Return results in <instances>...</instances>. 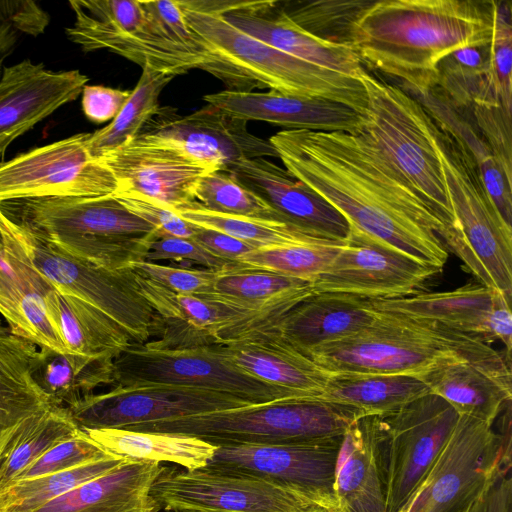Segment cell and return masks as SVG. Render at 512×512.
<instances>
[{
  "label": "cell",
  "instance_id": "obj_1",
  "mask_svg": "<svg viewBox=\"0 0 512 512\" xmlns=\"http://www.w3.org/2000/svg\"><path fill=\"white\" fill-rule=\"evenodd\" d=\"M269 141L285 169L337 209L351 229L444 268L445 225L364 136L284 129Z\"/></svg>",
  "mask_w": 512,
  "mask_h": 512
},
{
  "label": "cell",
  "instance_id": "obj_2",
  "mask_svg": "<svg viewBox=\"0 0 512 512\" xmlns=\"http://www.w3.org/2000/svg\"><path fill=\"white\" fill-rule=\"evenodd\" d=\"M492 30V1L380 0L356 21L352 48L362 64L421 96L436 87L443 59L489 44Z\"/></svg>",
  "mask_w": 512,
  "mask_h": 512
},
{
  "label": "cell",
  "instance_id": "obj_3",
  "mask_svg": "<svg viewBox=\"0 0 512 512\" xmlns=\"http://www.w3.org/2000/svg\"><path fill=\"white\" fill-rule=\"evenodd\" d=\"M188 26L201 38L210 61L202 69L227 90L269 88L283 94L344 104L361 115L367 95L360 80L290 56L234 27L217 0H178Z\"/></svg>",
  "mask_w": 512,
  "mask_h": 512
},
{
  "label": "cell",
  "instance_id": "obj_4",
  "mask_svg": "<svg viewBox=\"0 0 512 512\" xmlns=\"http://www.w3.org/2000/svg\"><path fill=\"white\" fill-rule=\"evenodd\" d=\"M0 211L40 242L110 270L144 261L157 234L112 195L11 200Z\"/></svg>",
  "mask_w": 512,
  "mask_h": 512
},
{
  "label": "cell",
  "instance_id": "obj_5",
  "mask_svg": "<svg viewBox=\"0 0 512 512\" xmlns=\"http://www.w3.org/2000/svg\"><path fill=\"white\" fill-rule=\"evenodd\" d=\"M379 311V317L369 327L317 348L307 357L330 373L406 374L416 377L449 360L493 361L506 358L478 336L434 322Z\"/></svg>",
  "mask_w": 512,
  "mask_h": 512
},
{
  "label": "cell",
  "instance_id": "obj_6",
  "mask_svg": "<svg viewBox=\"0 0 512 512\" xmlns=\"http://www.w3.org/2000/svg\"><path fill=\"white\" fill-rule=\"evenodd\" d=\"M359 80L367 95V107L357 134L382 152L447 231L454 214L437 147L436 122L403 88L373 76L365 68Z\"/></svg>",
  "mask_w": 512,
  "mask_h": 512
},
{
  "label": "cell",
  "instance_id": "obj_7",
  "mask_svg": "<svg viewBox=\"0 0 512 512\" xmlns=\"http://www.w3.org/2000/svg\"><path fill=\"white\" fill-rule=\"evenodd\" d=\"M360 411L312 397L249 404L126 429L199 438L210 444H290L342 436Z\"/></svg>",
  "mask_w": 512,
  "mask_h": 512
},
{
  "label": "cell",
  "instance_id": "obj_8",
  "mask_svg": "<svg viewBox=\"0 0 512 512\" xmlns=\"http://www.w3.org/2000/svg\"><path fill=\"white\" fill-rule=\"evenodd\" d=\"M437 147L454 214L442 242L480 284L511 300L512 226L493 203L470 154L439 126Z\"/></svg>",
  "mask_w": 512,
  "mask_h": 512
},
{
  "label": "cell",
  "instance_id": "obj_9",
  "mask_svg": "<svg viewBox=\"0 0 512 512\" xmlns=\"http://www.w3.org/2000/svg\"><path fill=\"white\" fill-rule=\"evenodd\" d=\"M503 429L459 415L452 433L399 512H464L503 471L511 469V404Z\"/></svg>",
  "mask_w": 512,
  "mask_h": 512
},
{
  "label": "cell",
  "instance_id": "obj_10",
  "mask_svg": "<svg viewBox=\"0 0 512 512\" xmlns=\"http://www.w3.org/2000/svg\"><path fill=\"white\" fill-rule=\"evenodd\" d=\"M148 385L222 392L252 404L303 397L247 374L213 345L156 349L133 342L113 362V386Z\"/></svg>",
  "mask_w": 512,
  "mask_h": 512
},
{
  "label": "cell",
  "instance_id": "obj_11",
  "mask_svg": "<svg viewBox=\"0 0 512 512\" xmlns=\"http://www.w3.org/2000/svg\"><path fill=\"white\" fill-rule=\"evenodd\" d=\"M69 5L75 20L65 33L85 52L108 50L141 68L175 76L207 63L167 38L141 0H72Z\"/></svg>",
  "mask_w": 512,
  "mask_h": 512
},
{
  "label": "cell",
  "instance_id": "obj_12",
  "mask_svg": "<svg viewBox=\"0 0 512 512\" xmlns=\"http://www.w3.org/2000/svg\"><path fill=\"white\" fill-rule=\"evenodd\" d=\"M14 226L32 263L58 292L104 312L128 332L134 343L144 344L155 335L156 314L141 295L129 268L110 270L76 259Z\"/></svg>",
  "mask_w": 512,
  "mask_h": 512
},
{
  "label": "cell",
  "instance_id": "obj_13",
  "mask_svg": "<svg viewBox=\"0 0 512 512\" xmlns=\"http://www.w3.org/2000/svg\"><path fill=\"white\" fill-rule=\"evenodd\" d=\"M90 133L34 148L0 164V203L49 197L113 195L118 182L88 151Z\"/></svg>",
  "mask_w": 512,
  "mask_h": 512
},
{
  "label": "cell",
  "instance_id": "obj_14",
  "mask_svg": "<svg viewBox=\"0 0 512 512\" xmlns=\"http://www.w3.org/2000/svg\"><path fill=\"white\" fill-rule=\"evenodd\" d=\"M379 417L384 434L386 512H399L442 450L459 414L430 392Z\"/></svg>",
  "mask_w": 512,
  "mask_h": 512
},
{
  "label": "cell",
  "instance_id": "obj_15",
  "mask_svg": "<svg viewBox=\"0 0 512 512\" xmlns=\"http://www.w3.org/2000/svg\"><path fill=\"white\" fill-rule=\"evenodd\" d=\"M150 495L158 510L169 512H303L321 503L257 478L207 467L163 466Z\"/></svg>",
  "mask_w": 512,
  "mask_h": 512
},
{
  "label": "cell",
  "instance_id": "obj_16",
  "mask_svg": "<svg viewBox=\"0 0 512 512\" xmlns=\"http://www.w3.org/2000/svg\"><path fill=\"white\" fill-rule=\"evenodd\" d=\"M342 436L290 444L220 445L205 467L257 478L323 502L334 498Z\"/></svg>",
  "mask_w": 512,
  "mask_h": 512
},
{
  "label": "cell",
  "instance_id": "obj_17",
  "mask_svg": "<svg viewBox=\"0 0 512 512\" xmlns=\"http://www.w3.org/2000/svg\"><path fill=\"white\" fill-rule=\"evenodd\" d=\"M409 255L350 228L329 267L312 282L314 293H339L378 301L418 290L440 273Z\"/></svg>",
  "mask_w": 512,
  "mask_h": 512
},
{
  "label": "cell",
  "instance_id": "obj_18",
  "mask_svg": "<svg viewBox=\"0 0 512 512\" xmlns=\"http://www.w3.org/2000/svg\"><path fill=\"white\" fill-rule=\"evenodd\" d=\"M252 404L237 396L166 385L113 388L66 408L79 429L120 428Z\"/></svg>",
  "mask_w": 512,
  "mask_h": 512
},
{
  "label": "cell",
  "instance_id": "obj_19",
  "mask_svg": "<svg viewBox=\"0 0 512 512\" xmlns=\"http://www.w3.org/2000/svg\"><path fill=\"white\" fill-rule=\"evenodd\" d=\"M136 137L224 170L242 160L278 157L269 140L249 132L247 122L211 105L188 115H180L172 107H160Z\"/></svg>",
  "mask_w": 512,
  "mask_h": 512
},
{
  "label": "cell",
  "instance_id": "obj_20",
  "mask_svg": "<svg viewBox=\"0 0 512 512\" xmlns=\"http://www.w3.org/2000/svg\"><path fill=\"white\" fill-rule=\"evenodd\" d=\"M118 182L117 191H129L172 210L195 202L203 176L218 168L184 153L138 137L97 158Z\"/></svg>",
  "mask_w": 512,
  "mask_h": 512
},
{
  "label": "cell",
  "instance_id": "obj_21",
  "mask_svg": "<svg viewBox=\"0 0 512 512\" xmlns=\"http://www.w3.org/2000/svg\"><path fill=\"white\" fill-rule=\"evenodd\" d=\"M53 290L32 263L14 224L0 211V314L11 334L68 353L48 318L46 297Z\"/></svg>",
  "mask_w": 512,
  "mask_h": 512
},
{
  "label": "cell",
  "instance_id": "obj_22",
  "mask_svg": "<svg viewBox=\"0 0 512 512\" xmlns=\"http://www.w3.org/2000/svg\"><path fill=\"white\" fill-rule=\"evenodd\" d=\"M133 274L141 295L156 314V339L144 343L149 347L211 346L230 338L249 321V315L242 311L198 296L175 293Z\"/></svg>",
  "mask_w": 512,
  "mask_h": 512
},
{
  "label": "cell",
  "instance_id": "obj_23",
  "mask_svg": "<svg viewBox=\"0 0 512 512\" xmlns=\"http://www.w3.org/2000/svg\"><path fill=\"white\" fill-rule=\"evenodd\" d=\"M79 70L52 71L30 59L4 66L0 75V145L4 148L82 93Z\"/></svg>",
  "mask_w": 512,
  "mask_h": 512
},
{
  "label": "cell",
  "instance_id": "obj_24",
  "mask_svg": "<svg viewBox=\"0 0 512 512\" xmlns=\"http://www.w3.org/2000/svg\"><path fill=\"white\" fill-rule=\"evenodd\" d=\"M225 19L242 32L302 61L358 79L364 70L351 46L322 40L296 25L272 0H220Z\"/></svg>",
  "mask_w": 512,
  "mask_h": 512
},
{
  "label": "cell",
  "instance_id": "obj_25",
  "mask_svg": "<svg viewBox=\"0 0 512 512\" xmlns=\"http://www.w3.org/2000/svg\"><path fill=\"white\" fill-rule=\"evenodd\" d=\"M281 217L312 235L345 240L350 226L343 215L286 169L265 158L242 160L227 169Z\"/></svg>",
  "mask_w": 512,
  "mask_h": 512
},
{
  "label": "cell",
  "instance_id": "obj_26",
  "mask_svg": "<svg viewBox=\"0 0 512 512\" xmlns=\"http://www.w3.org/2000/svg\"><path fill=\"white\" fill-rule=\"evenodd\" d=\"M203 100L236 119L267 122L286 130L357 134L362 126V115L344 104L275 90L252 92L226 89L206 94Z\"/></svg>",
  "mask_w": 512,
  "mask_h": 512
},
{
  "label": "cell",
  "instance_id": "obj_27",
  "mask_svg": "<svg viewBox=\"0 0 512 512\" xmlns=\"http://www.w3.org/2000/svg\"><path fill=\"white\" fill-rule=\"evenodd\" d=\"M379 315L370 300L339 293H313L277 320L259 327L307 356L317 348L362 331Z\"/></svg>",
  "mask_w": 512,
  "mask_h": 512
},
{
  "label": "cell",
  "instance_id": "obj_28",
  "mask_svg": "<svg viewBox=\"0 0 512 512\" xmlns=\"http://www.w3.org/2000/svg\"><path fill=\"white\" fill-rule=\"evenodd\" d=\"M333 495L345 512H386L384 434L379 416H361L345 430Z\"/></svg>",
  "mask_w": 512,
  "mask_h": 512
},
{
  "label": "cell",
  "instance_id": "obj_29",
  "mask_svg": "<svg viewBox=\"0 0 512 512\" xmlns=\"http://www.w3.org/2000/svg\"><path fill=\"white\" fill-rule=\"evenodd\" d=\"M213 346L247 374L303 397L317 398L331 374L261 327Z\"/></svg>",
  "mask_w": 512,
  "mask_h": 512
},
{
  "label": "cell",
  "instance_id": "obj_30",
  "mask_svg": "<svg viewBox=\"0 0 512 512\" xmlns=\"http://www.w3.org/2000/svg\"><path fill=\"white\" fill-rule=\"evenodd\" d=\"M417 377L459 415L494 424L511 403V364L505 358L493 361L449 360Z\"/></svg>",
  "mask_w": 512,
  "mask_h": 512
},
{
  "label": "cell",
  "instance_id": "obj_31",
  "mask_svg": "<svg viewBox=\"0 0 512 512\" xmlns=\"http://www.w3.org/2000/svg\"><path fill=\"white\" fill-rule=\"evenodd\" d=\"M313 293L311 283L307 281L237 262L218 270L213 291L198 297L249 315L248 323L232 339L249 329L277 320Z\"/></svg>",
  "mask_w": 512,
  "mask_h": 512
},
{
  "label": "cell",
  "instance_id": "obj_32",
  "mask_svg": "<svg viewBox=\"0 0 512 512\" xmlns=\"http://www.w3.org/2000/svg\"><path fill=\"white\" fill-rule=\"evenodd\" d=\"M163 466L126 460L34 512H158L150 490Z\"/></svg>",
  "mask_w": 512,
  "mask_h": 512
},
{
  "label": "cell",
  "instance_id": "obj_33",
  "mask_svg": "<svg viewBox=\"0 0 512 512\" xmlns=\"http://www.w3.org/2000/svg\"><path fill=\"white\" fill-rule=\"evenodd\" d=\"M494 290L480 283H469L450 291L418 292L397 299L370 301L378 310L434 322L485 341Z\"/></svg>",
  "mask_w": 512,
  "mask_h": 512
},
{
  "label": "cell",
  "instance_id": "obj_34",
  "mask_svg": "<svg viewBox=\"0 0 512 512\" xmlns=\"http://www.w3.org/2000/svg\"><path fill=\"white\" fill-rule=\"evenodd\" d=\"M48 318L68 353L115 360L133 340L93 305L56 289L46 297Z\"/></svg>",
  "mask_w": 512,
  "mask_h": 512
},
{
  "label": "cell",
  "instance_id": "obj_35",
  "mask_svg": "<svg viewBox=\"0 0 512 512\" xmlns=\"http://www.w3.org/2000/svg\"><path fill=\"white\" fill-rule=\"evenodd\" d=\"M78 431L66 408L51 405L1 432L0 494L44 453Z\"/></svg>",
  "mask_w": 512,
  "mask_h": 512
},
{
  "label": "cell",
  "instance_id": "obj_36",
  "mask_svg": "<svg viewBox=\"0 0 512 512\" xmlns=\"http://www.w3.org/2000/svg\"><path fill=\"white\" fill-rule=\"evenodd\" d=\"M108 454L132 461L168 462L187 470L205 467L217 446L199 438L120 428L80 429Z\"/></svg>",
  "mask_w": 512,
  "mask_h": 512
},
{
  "label": "cell",
  "instance_id": "obj_37",
  "mask_svg": "<svg viewBox=\"0 0 512 512\" xmlns=\"http://www.w3.org/2000/svg\"><path fill=\"white\" fill-rule=\"evenodd\" d=\"M427 393V385L413 375L345 372L331 373L316 399L354 408L365 416H382Z\"/></svg>",
  "mask_w": 512,
  "mask_h": 512
},
{
  "label": "cell",
  "instance_id": "obj_38",
  "mask_svg": "<svg viewBox=\"0 0 512 512\" xmlns=\"http://www.w3.org/2000/svg\"><path fill=\"white\" fill-rule=\"evenodd\" d=\"M39 348L31 373L50 405L68 408L97 388L113 385L114 360Z\"/></svg>",
  "mask_w": 512,
  "mask_h": 512
},
{
  "label": "cell",
  "instance_id": "obj_39",
  "mask_svg": "<svg viewBox=\"0 0 512 512\" xmlns=\"http://www.w3.org/2000/svg\"><path fill=\"white\" fill-rule=\"evenodd\" d=\"M415 98L422 103L437 125L470 154L493 203L504 221L512 226L511 176L498 162L474 121L463 116L436 88Z\"/></svg>",
  "mask_w": 512,
  "mask_h": 512
},
{
  "label": "cell",
  "instance_id": "obj_40",
  "mask_svg": "<svg viewBox=\"0 0 512 512\" xmlns=\"http://www.w3.org/2000/svg\"><path fill=\"white\" fill-rule=\"evenodd\" d=\"M36 352L33 342L11 333L0 334V433L51 406L32 377Z\"/></svg>",
  "mask_w": 512,
  "mask_h": 512
},
{
  "label": "cell",
  "instance_id": "obj_41",
  "mask_svg": "<svg viewBox=\"0 0 512 512\" xmlns=\"http://www.w3.org/2000/svg\"><path fill=\"white\" fill-rule=\"evenodd\" d=\"M175 77L149 67L142 68L140 78L120 112L104 128L90 133L89 153L98 158L134 139L158 112L159 96Z\"/></svg>",
  "mask_w": 512,
  "mask_h": 512
},
{
  "label": "cell",
  "instance_id": "obj_42",
  "mask_svg": "<svg viewBox=\"0 0 512 512\" xmlns=\"http://www.w3.org/2000/svg\"><path fill=\"white\" fill-rule=\"evenodd\" d=\"M184 220L204 228L214 229L256 249L308 243L325 238L312 235L292 224L215 213L198 202L173 210Z\"/></svg>",
  "mask_w": 512,
  "mask_h": 512
},
{
  "label": "cell",
  "instance_id": "obj_43",
  "mask_svg": "<svg viewBox=\"0 0 512 512\" xmlns=\"http://www.w3.org/2000/svg\"><path fill=\"white\" fill-rule=\"evenodd\" d=\"M126 459L110 455L69 470L14 482L0 494L2 512H34L78 486L102 476Z\"/></svg>",
  "mask_w": 512,
  "mask_h": 512
},
{
  "label": "cell",
  "instance_id": "obj_44",
  "mask_svg": "<svg viewBox=\"0 0 512 512\" xmlns=\"http://www.w3.org/2000/svg\"><path fill=\"white\" fill-rule=\"evenodd\" d=\"M345 240L322 239L308 243L259 248L241 257L238 263L312 284L329 267Z\"/></svg>",
  "mask_w": 512,
  "mask_h": 512
},
{
  "label": "cell",
  "instance_id": "obj_45",
  "mask_svg": "<svg viewBox=\"0 0 512 512\" xmlns=\"http://www.w3.org/2000/svg\"><path fill=\"white\" fill-rule=\"evenodd\" d=\"M373 1L319 0L289 3L286 15L308 33L336 44L352 47L356 21Z\"/></svg>",
  "mask_w": 512,
  "mask_h": 512
},
{
  "label": "cell",
  "instance_id": "obj_46",
  "mask_svg": "<svg viewBox=\"0 0 512 512\" xmlns=\"http://www.w3.org/2000/svg\"><path fill=\"white\" fill-rule=\"evenodd\" d=\"M195 200L205 209L219 214L286 222L271 206L224 169L211 171L201 178Z\"/></svg>",
  "mask_w": 512,
  "mask_h": 512
},
{
  "label": "cell",
  "instance_id": "obj_47",
  "mask_svg": "<svg viewBox=\"0 0 512 512\" xmlns=\"http://www.w3.org/2000/svg\"><path fill=\"white\" fill-rule=\"evenodd\" d=\"M493 30L487 80L497 102L511 114L512 25L510 2L492 1Z\"/></svg>",
  "mask_w": 512,
  "mask_h": 512
},
{
  "label": "cell",
  "instance_id": "obj_48",
  "mask_svg": "<svg viewBox=\"0 0 512 512\" xmlns=\"http://www.w3.org/2000/svg\"><path fill=\"white\" fill-rule=\"evenodd\" d=\"M110 455L111 454L101 449L79 429L75 436L60 442L44 453L31 466L23 471L16 481L69 470L104 459Z\"/></svg>",
  "mask_w": 512,
  "mask_h": 512
},
{
  "label": "cell",
  "instance_id": "obj_49",
  "mask_svg": "<svg viewBox=\"0 0 512 512\" xmlns=\"http://www.w3.org/2000/svg\"><path fill=\"white\" fill-rule=\"evenodd\" d=\"M128 268L168 290L193 296L211 293L218 273V270L176 268L145 260L131 263Z\"/></svg>",
  "mask_w": 512,
  "mask_h": 512
},
{
  "label": "cell",
  "instance_id": "obj_50",
  "mask_svg": "<svg viewBox=\"0 0 512 512\" xmlns=\"http://www.w3.org/2000/svg\"><path fill=\"white\" fill-rule=\"evenodd\" d=\"M50 17L34 1H0V58L13 49L22 36H37Z\"/></svg>",
  "mask_w": 512,
  "mask_h": 512
},
{
  "label": "cell",
  "instance_id": "obj_51",
  "mask_svg": "<svg viewBox=\"0 0 512 512\" xmlns=\"http://www.w3.org/2000/svg\"><path fill=\"white\" fill-rule=\"evenodd\" d=\"M141 3L167 38L209 63V54L201 38L188 26L178 0H147Z\"/></svg>",
  "mask_w": 512,
  "mask_h": 512
},
{
  "label": "cell",
  "instance_id": "obj_52",
  "mask_svg": "<svg viewBox=\"0 0 512 512\" xmlns=\"http://www.w3.org/2000/svg\"><path fill=\"white\" fill-rule=\"evenodd\" d=\"M112 196L128 211L152 225L156 229L157 236L191 239L196 231V225L152 199L129 191H116Z\"/></svg>",
  "mask_w": 512,
  "mask_h": 512
},
{
  "label": "cell",
  "instance_id": "obj_53",
  "mask_svg": "<svg viewBox=\"0 0 512 512\" xmlns=\"http://www.w3.org/2000/svg\"><path fill=\"white\" fill-rule=\"evenodd\" d=\"M473 110L477 130L511 176V114L497 102L473 104Z\"/></svg>",
  "mask_w": 512,
  "mask_h": 512
},
{
  "label": "cell",
  "instance_id": "obj_54",
  "mask_svg": "<svg viewBox=\"0 0 512 512\" xmlns=\"http://www.w3.org/2000/svg\"><path fill=\"white\" fill-rule=\"evenodd\" d=\"M164 260L193 262L212 270H221L231 264L215 257L193 239L157 236L156 234L149 245L145 261L157 262Z\"/></svg>",
  "mask_w": 512,
  "mask_h": 512
},
{
  "label": "cell",
  "instance_id": "obj_55",
  "mask_svg": "<svg viewBox=\"0 0 512 512\" xmlns=\"http://www.w3.org/2000/svg\"><path fill=\"white\" fill-rule=\"evenodd\" d=\"M81 94L84 115L91 122L100 124L116 117L130 97L131 90L86 85Z\"/></svg>",
  "mask_w": 512,
  "mask_h": 512
},
{
  "label": "cell",
  "instance_id": "obj_56",
  "mask_svg": "<svg viewBox=\"0 0 512 512\" xmlns=\"http://www.w3.org/2000/svg\"><path fill=\"white\" fill-rule=\"evenodd\" d=\"M191 239L215 257L230 263H237L241 257L256 249L232 236L200 226H197Z\"/></svg>",
  "mask_w": 512,
  "mask_h": 512
},
{
  "label": "cell",
  "instance_id": "obj_57",
  "mask_svg": "<svg viewBox=\"0 0 512 512\" xmlns=\"http://www.w3.org/2000/svg\"><path fill=\"white\" fill-rule=\"evenodd\" d=\"M509 300L501 291L494 290V299L488 315L484 340L488 344L500 341L504 347V355L511 364L512 351V313Z\"/></svg>",
  "mask_w": 512,
  "mask_h": 512
},
{
  "label": "cell",
  "instance_id": "obj_58",
  "mask_svg": "<svg viewBox=\"0 0 512 512\" xmlns=\"http://www.w3.org/2000/svg\"><path fill=\"white\" fill-rule=\"evenodd\" d=\"M464 512H512V479L503 471Z\"/></svg>",
  "mask_w": 512,
  "mask_h": 512
},
{
  "label": "cell",
  "instance_id": "obj_59",
  "mask_svg": "<svg viewBox=\"0 0 512 512\" xmlns=\"http://www.w3.org/2000/svg\"><path fill=\"white\" fill-rule=\"evenodd\" d=\"M303 512H345L334 498L308 506Z\"/></svg>",
  "mask_w": 512,
  "mask_h": 512
},
{
  "label": "cell",
  "instance_id": "obj_60",
  "mask_svg": "<svg viewBox=\"0 0 512 512\" xmlns=\"http://www.w3.org/2000/svg\"><path fill=\"white\" fill-rule=\"evenodd\" d=\"M3 68H4V58H0V75H1ZM5 151H6V148H4L0 145V159L4 155Z\"/></svg>",
  "mask_w": 512,
  "mask_h": 512
},
{
  "label": "cell",
  "instance_id": "obj_61",
  "mask_svg": "<svg viewBox=\"0 0 512 512\" xmlns=\"http://www.w3.org/2000/svg\"><path fill=\"white\" fill-rule=\"evenodd\" d=\"M10 333L9 328L5 327L2 324V320H0V334H7Z\"/></svg>",
  "mask_w": 512,
  "mask_h": 512
},
{
  "label": "cell",
  "instance_id": "obj_62",
  "mask_svg": "<svg viewBox=\"0 0 512 512\" xmlns=\"http://www.w3.org/2000/svg\"><path fill=\"white\" fill-rule=\"evenodd\" d=\"M1 320V319H0Z\"/></svg>",
  "mask_w": 512,
  "mask_h": 512
}]
</instances>
